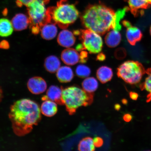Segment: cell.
Masks as SVG:
<instances>
[{
    "instance_id": "277c9868",
    "label": "cell",
    "mask_w": 151,
    "mask_h": 151,
    "mask_svg": "<svg viewBox=\"0 0 151 151\" xmlns=\"http://www.w3.org/2000/svg\"><path fill=\"white\" fill-rule=\"evenodd\" d=\"M62 99L66 110L71 115L75 114L79 107L91 104L93 94L88 93L79 87L71 86L62 89Z\"/></svg>"
},
{
    "instance_id": "74e56055",
    "label": "cell",
    "mask_w": 151,
    "mask_h": 151,
    "mask_svg": "<svg viewBox=\"0 0 151 151\" xmlns=\"http://www.w3.org/2000/svg\"><path fill=\"white\" fill-rule=\"evenodd\" d=\"M122 103L124 104H126L127 103V100L125 99H122Z\"/></svg>"
},
{
    "instance_id": "4dcf8cb0",
    "label": "cell",
    "mask_w": 151,
    "mask_h": 151,
    "mask_svg": "<svg viewBox=\"0 0 151 151\" xmlns=\"http://www.w3.org/2000/svg\"><path fill=\"white\" fill-rule=\"evenodd\" d=\"M129 96L131 99L134 101H136L139 97L138 94L136 92H131L129 93Z\"/></svg>"
},
{
    "instance_id": "ffe728a7",
    "label": "cell",
    "mask_w": 151,
    "mask_h": 151,
    "mask_svg": "<svg viewBox=\"0 0 151 151\" xmlns=\"http://www.w3.org/2000/svg\"><path fill=\"white\" fill-rule=\"evenodd\" d=\"M44 65L45 68L49 72L55 73L61 67V62L57 57L51 55L45 59Z\"/></svg>"
},
{
    "instance_id": "9c48e42d",
    "label": "cell",
    "mask_w": 151,
    "mask_h": 151,
    "mask_svg": "<svg viewBox=\"0 0 151 151\" xmlns=\"http://www.w3.org/2000/svg\"><path fill=\"white\" fill-rule=\"evenodd\" d=\"M27 86L30 92L35 94L43 93L47 88L46 81L40 77H34L30 78L27 82Z\"/></svg>"
},
{
    "instance_id": "e0dca14e",
    "label": "cell",
    "mask_w": 151,
    "mask_h": 151,
    "mask_svg": "<svg viewBox=\"0 0 151 151\" xmlns=\"http://www.w3.org/2000/svg\"><path fill=\"white\" fill-rule=\"evenodd\" d=\"M57 103L50 100H45L41 105V112L44 116L52 117L54 116L58 111Z\"/></svg>"
},
{
    "instance_id": "5b68a950",
    "label": "cell",
    "mask_w": 151,
    "mask_h": 151,
    "mask_svg": "<svg viewBox=\"0 0 151 151\" xmlns=\"http://www.w3.org/2000/svg\"><path fill=\"white\" fill-rule=\"evenodd\" d=\"M50 1L35 0L27 7L31 31L34 34L38 33L41 26L50 22L48 8L46 7Z\"/></svg>"
},
{
    "instance_id": "1f68e13d",
    "label": "cell",
    "mask_w": 151,
    "mask_h": 151,
    "mask_svg": "<svg viewBox=\"0 0 151 151\" xmlns=\"http://www.w3.org/2000/svg\"><path fill=\"white\" fill-rule=\"evenodd\" d=\"M132 118V116L131 114H125L123 116V119L124 121L127 122H129L131 121Z\"/></svg>"
},
{
    "instance_id": "d4e9b609",
    "label": "cell",
    "mask_w": 151,
    "mask_h": 151,
    "mask_svg": "<svg viewBox=\"0 0 151 151\" xmlns=\"http://www.w3.org/2000/svg\"><path fill=\"white\" fill-rule=\"evenodd\" d=\"M78 150L81 151H94L95 148L93 139L90 137L84 138L79 143Z\"/></svg>"
},
{
    "instance_id": "60d3db41",
    "label": "cell",
    "mask_w": 151,
    "mask_h": 151,
    "mask_svg": "<svg viewBox=\"0 0 151 151\" xmlns=\"http://www.w3.org/2000/svg\"><path fill=\"white\" fill-rule=\"evenodd\" d=\"M17 1H19V0H16Z\"/></svg>"
},
{
    "instance_id": "52a82bcc",
    "label": "cell",
    "mask_w": 151,
    "mask_h": 151,
    "mask_svg": "<svg viewBox=\"0 0 151 151\" xmlns=\"http://www.w3.org/2000/svg\"><path fill=\"white\" fill-rule=\"evenodd\" d=\"M85 50L90 53H99L103 46L102 39L99 34L91 30L81 29L78 35Z\"/></svg>"
},
{
    "instance_id": "44dd1931",
    "label": "cell",
    "mask_w": 151,
    "mask_h": 151,
    "mask_svg": "<svg viewBox=\"0 0 151 151\" xmlns=\"http://www.w3.org/2000/svg\"><path fill=\"white\" fill-rule=\"evenodd\" d=\"M14 29L11 21L6 18L0 19V36L9 37L12 35Z\"/></svg>"
},
{
    "instance_id": "8fae6325",
    "label": "cell",
    "mask_w": 151,
    "mask_h": 151,
    "mask_svg": "<svg viewBox=\"0 0 151 151\" xmlns=\"http://www.w3.org/2000/svg\"><path fill=\"white\" fill-rule=\"evenodd\" d=\"M61 58L62 61L66 65H73L80 62V55L77 50L68 48L62 52Z\"/></svg>"
},
{
    "instance_id": "484cf974",
    "label": "cell",
    "mask_w": 151,
    "mask_h": 151,
    "mask_svg": "<svg viewBox=\"0 0 151 151\" xmlns=\"http://www.w3.org/2000/svg\"><path fill=\"white\" fill-rule=\"evenodd\" d=\"M76 73L80 78H84L89 76L91 73V71L87 66L80 65L77 66L76 69Z\"/></svg>"
},
{
    "instance_id": "3957f363",
    "label": "cell",
    "mask_w": 151,
    "mask_h": 151,
    "mask_svg": "<svg viewBox=\"0 0 151 151\" xmlns=\"http://www.w3.org/2000/svg\"><path fill=\"white\" fill-rule=\"evenodd\" d=\"M48 11L50 22L63 29L74 23L80 15L75 5L67 0H61L56 6L48 8Z\"/></svg>"
},
{
    "instance_id": "ac0fdd59",
    "label": "cell",
    "mask_w": 151,
    "mask_h": 151,
    "mask_svg": "<svg viewBox=\"0 0 151 151\" xmlns=\"http://www.w3.org/2000/svg\"><path fill=\"white\" fill-rule=\"evenodd\" d=\"M105 42L110 48H114L120 44L122 36L119 31L113 30L109 32L105 37Z\"/></svg>"
},
{
    "instance_id": "d6986e66",
    "label": "cell",
    "mask_w": 151,
    "mask_h": 151,
    "mask_svg": "<svg viewBox=\"0 0 151 151\" xmlns=\"http://www.w3.org/2000/svg\"><path fill=\"white\" fill-rule=\"evenodd\" d=\"M96 75L100 82L104 84L112 79L113 76L112 70L107 66H102L97 70Z\"/></svg>"
},
{
    "instance_id": "836d02e7",
    "label": "cell",
    "mask_w": 151,
    "mask_h": 151,
    "mask_svg": "<svg viewBox=\"0 0 151 151\" xmlns=\"http://www.w3.org/2000/svg\"><path fill=\"white\" fill-rule=\"evenodd\" d=\"M9 47V43L6 41H2L0 43V48H6Z\"/></svg>"
},
{
    "instance_id": "ab89813d",
    "label": "cell",
    "mask_w": 151,
    "mask_h": 151,
    "mask_svg": "<svg viewBox=\"0 0 151 151\" xmlns=\"http://www.w3.org/2000/svg\"><path fill=\"white\" fill-rule=\"evenodd\" d=\"M150 35H151V27L150 28Z\"/></svg>"
},
{
    "instance_id": "d590c367",
    "label": "cell",
    "mask_w": 151,
    "mask_h": 151,
    "mask_svg": "<svg viewBox=\"0 0 151 151\" xmlns=\"http://www.w3.org/2000/svg\"><path fill=\"white\" fill-rule=\"evenodd\" d=\"M3 94L2 90L1 88V87H0V102H1V101L2 99H3Z\"/></svg>"
},
{
    "instance_id": "4316f807",
    "label": "cell",
    "mask_w": 151,
    "mask_h": 151,
    "mask_svg": "<svg viewBox=\"0 0 151 151\" xmlns=\"http://www.w3.org/2000/svg\"><path fill=\"white\" fill-rule=\"evenodd\" d=\"M126 52L124 49L119 48L117 49L115 52V56L118 59H122L125 57Z\"/></svg>"
},
{
    "instance_id": "7a4b0ae2",
    "label": "cell",
    "mask_w": 151,
    "mask_h": 151,
    "mask_svg": "<svg viewBox=\"0 0 151 151\" xmlns=\"http://www.w3.org/2000/svg\"><path fill=\"white\" fill-rule=\"evenodd\" d=\"M115 12L104 5H90L81 15L82 25L86 29L103 35L112 29Z\"/></svg>"
},
{
    "instance_id": "30bf717a",
    "label": "cell",
    "mask_w": 151,
    "mask_h": 151,
    "mask_svg": "<svg viewBox=\"0 0 151 151\" xmlns=\"http://www.w3.org/2000/svg\"><path fill=\"white\" fill-rule=\"evenodd\" d=\"M74 33L67 29H64L60 32L57 38L58 42L60 46L69 48L74 45L76 38Z\"/></svg>"
},
{
    "instance_id": "f35d334b",
    "label": "cell",
    "mask_w": 151,
    "mask_h": 151,
    "mask_svg": "<svg viewBox=\"0 0 151 151\" xmlns=\"http://www.w3.org/2000/svg\"><path fill=\"white\" fill-rule=\"evenodd\" d=\"M149 3L150 4V5H151V0H148Z\"/></svg>"
},
{
    "instance_id": "8d00e7d4",
    "label": "cell",
    "mask_w": 151,
    "mask_h": 151,
    "mask_svg": "<svg viewBox=\"0 0 151 151\" xmlns=\"http://www.w3.org/2000/svg\"><path fill=\"white\" fill-rule=\"evenodd\" d=\"M121 108V106L120 105L118 104H116L115 105V109L116 110H119Z\"/></svg>"
},
{
    "instance_id": "cb8c5ba5",
    "label": "cell",
    "mask_w": 151,
    "mask_h": 151,
    "mask_svg": "<svg viewBox=\"0 0 151 151\" xmlns=\"http://www.w3.org/2000/svg\"><path fill=\"white\" fill-rule=\"evenodd\" d=\"M146 73L147 75L144 82L139 85V87L142 91L146 90L148 94L147 96V103L151 101V68L146 70Z\"/></svg>"
},
{
    "instance_id": "ba28073f",
    "label": "cell",
    "mask_w": 151,
    "mask_h": 151,
    "mask_svg": "<svg viewBox=\"0 0 151 151\" xmlns=\"http://www.w3.org/2000/svg\"><path fill=\"white\" fill-rule=\"evenodd\" d=\"M122 23L126 28V38L130 44L134 46L141 40L142 34L138 28L132 25L127 20H124Z\"/></svg>"
},
{
    "instance_id": "e575fe53",
    "label": "cell",
    "mask_w": 151,
    "mask_h": 151,
    "mask_svg": "<svg viewBox=\"0 0 151 151\" xmlns=\"http://www.w3.org/2000/svg\"><path fill=\"white\" fill-rule=\"evenodd\" d=\"M76 49L77 51L80 52H81V51L85 50L82 44H81L77 45L76 47Z\"/></svg>"
},
{
    "instance_id": "9a60e30c",
    "label": "cell",
    "mask_w": 151,
    "mask_h": 151,
    "mask_svg": "<svg viewBox=\"0 0 151 151\" xmlns=\"http://www.w3.org/2000/svg\"><path fill=\"white\" fill-rule=\"evenodd\" d=\"M129 9L134 16L142 11L143 9L148 8L150 5L148 0H127Z\"/></svg>"
},
{
    "instance_id": "6da1fadb",
    "label": "cell",
    "mask_w": 151,
    "mask_h": 151,
    "mask_svg": "<svg viewBox=\"0 0 151 151\" xmlns=\"http://www.w3.org/2000/svg\"><path fill=\"white\" fill-rule=\"evenodd\" d=\"M9 117L14 133L19 137L29 133L41 119V111L38 104L28 99L17 101L11 106Z\"/></svg>"
},
{
    "instance_id": "83f0119b",
    "label": "cell",
    "mask_w": 151,
    "mask_h": 151,
    "mask_svg": "<svg viewBox=\"0 0 151 151\" xmlns=\"http://www.w3.org/2000/svg\"><path fill=\"white\" fill-rule=\"evenodd\" d=\"M80 55V62L82 63H86L88 59V52L85 51V50L81 51Z\"/></svg>"
},
{
    "instance_id": "8992f818",
    "label": "cell",
    "mask_w": 151,
    "mask_h": 151,
    "mask_svg": "<svg viewBox=\"0 0 151 151\" xmlns=\"http://www.w3.org/2000/svg\"><path fill=\"white\" fill-rule=\"evenodd\" d=\"M146 70L139 62L127 61L124 62L117 69V75L124 82L130 84L138 83Z\"/></svg>"
},
{
    "instance_id": "7c38bea8",
    "label": "cell",
    "mask_w": 151,
    "mask_h": 151,
    "mask_svg": "<svg viewBox=\"0 0 151 151\" xmlns=\"http://www.w3.org/2000/svg\"><path fill=\"white\" fill-rule=\"evenodd\" d=\"M62 88L55 86H50L47 90L46 96H43L42 100H50L60 105H63L62 99Z\"/></svg>"
},
{
    "instance_id": "603a6c76",
    "label": "cell",
    "mask_w": 151,
    "mask_h": 151,
    "mask_svg": "<svg viewBox=\"0 0 151 151\" xmlns=\"http://www.w3.org/2000/svg\"><path fill=\"white\" fill-rule=\"evenodd\" d=\"M82 86L85 91L88 93H92L97 90L99 83L94 77H88L83 81Z\"/></svg>"
},
{
    "instance_id": "f1b7e54d",
    "label": "cell",
    "mask_w": 151,
    "mask_h": 151,
    "mask_svg": "<svg viewBox=\"0 0 151 151\" xmlns=\"http://www.w3.org/2000/svg\"><path fill=\"white\" fill-rule=\"evenodd\" d=\"M35 0H19L17 1V5L19 6H21L22 5L28 6Z\"/></svg>"
},
{
    "instance_id": "7402d4cb",
    "label": "cell",
    "mask_w": 151,
    "mask_h": 151,
    "mask_svg": "<svg viewBox=\"0 0 151 151\" xmlns=\"http://www.w3.org/2000/svg\"><path fill=\"white\" fill-rule=\"evenodd\" d=\"M128 9H129V7H126L122 9H119L116 12H115L112 29L116 31H121L122 27L120 24V21L124 17L126 12Z\"/></svg>"
},
{
    "instance_id": "4fadbf2b",
    "label": "cell",
    "mask_w": 151,
    "mask_h": 151,
    "mask_svg": "<svg viewBox=\"0 0 151 151\" xmlns=\"http://www.w3.org/2000/svg\"><path fill=\"white\" fill-rule=\"evenodd\" d=\"M56 25L50 22H47L41 26L40 32L41 37L43 39L50 40L56 37L58 33V28Z\"/></svg>"
},
{
    "instance_id": "2e32d148",
    "label": "cell",
    "mask_w": 151,
    "mask_h": 151,
    "mask_svg": "<svg viewBox=\"0 0 151 151\" xmlns=\"http://www.w3.org/2000/svg\"><path fill=\"white\" fill-rule=\"evenodd\" d=\"M56 77L60 82H70L74 77L73 70L67 66L60 67L56 72Z\"/></svg>"
},
{
    "instance_id": "d6a6232c",
    "label": "cell",
    "mask_w": 151,
    "mask_h": 151,
    "mask_svg": "<svg viewBox=\"0 0 151 151\" xmlns=\"http://www.w3.org/2000/svg\"><path fill=\"white\" fill-rule=\"evenodd\" d=\"M106 56L103 53H100L97 57V59L100 61H103L105 59Z\"/></svg>"
},
{
    "instance_id": "5bb4252c",
    "label": "cell",
    "mask_w": 151,
    "mask_h": 151,
    "mask_svg": "<svg viewBox=\"0 0 151 151\" xmlns=\"http://www.w3.org/2000/svg\"><path fill=\"white\" fill-rule=\"evenodd\" d=\"M11 22L14 29L17 31H22L27 28L30 24L29 17L23 14H16Z\"/></svg>"
},
{
    "instance_id": "f546056e",
    "label": "cell",
    "mask_w": 151,
    "mask_h": 151,
    "mask_svg": "<svg viewBox=\"0 0 151 151\" xmlns=\"http://www.w3.org/2000/svg\"><path fill=\"white\" fill-rule=\"evenodd\" d=\"M93 142L94 146L96 147H100L103 146V140L101 138L97 137L94 138L93 139Z\"/></svg>"
}]
</instances>
